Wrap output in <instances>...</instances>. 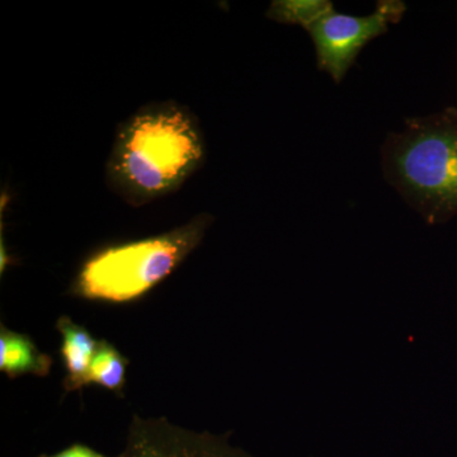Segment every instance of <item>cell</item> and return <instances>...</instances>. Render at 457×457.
<instances>
[{
  "label": "cell",
  "mask_w": 457,
  "mask_h": 457,
  "mask_svg": "<svg viewBox=\"0 0 457 457\" xmlns=\"http://www.w3.org/2000/svg\"><path fill=\"white\" fill-rule=\"evenodd\" d=\"M384 179L429 225L457 216V108L408 117L381 146Z\"/></svg>",
  "instance_id": "cell-2"
},
{
  "label": "cell",
  "mask_w": 457,
  "mask_h": 457,
  "mask_svg": "<svg viewBox=\"0 0 457 457\" xmlns=\"http://www.w3.org/2000/svg\"><path fill=\"white\" fill-rule=\"evenodd\" d=\"M37 457H108L98 451L93 450L92 447L86 446L82 444H74L66 449L53 453V455H40Z\"/></svg>",
  "instance_id": "cell-10"
},
{
  "label": "cell",
  "mask_w": 457,
  "mask_h": 457,
  "mask_svg": "<svg viewBox=\"0 0 457 457\" xmlns=\"http://www.w3.org/2000/svg\"><path fill=\"white\" fill-rule=\"evenodd\" d=\"M405 11L407 5L400 0H378L368 16H351L333 9L306 31L314 44L319 71L341 84L363 47L399 23Z\"/></svg>",
  "instance_id": "cell-4"
},
{
  "label": "cell",
  "mask_w": 457,
  "mask_h": 457,
  "mask_svg": "<svg viewBox=\"0 0 457 457\" xmlns=\"http://www.w3.org/2000/svg\"><path fill=\"white\" fill-rule=\"evenodd\" d=\"M129 360L107 341H99L97 352L90 363L86 386L99 385L114 394H122Z\"/></svg>",
  "instance_id": "cell-8"
},
{
  "label": "cell",
  "mask_w": 457,
  "mask_h": 457,
  "mask_svg": "<svg viewBox=\"0 0 457 457\" xmlns=\"http://www.w3.org/2000/svg\"><path fill=\"white\" fill-rule=\"evenodd\" d=\"M56 328L62 337V357L65 366V392H79L86 386L90 363L97 352L99 342L86 328L69 317L59 318Z\"/></svg>",
  "instance_id": "cell-6"
},
{
  "label": "cell",
  "mask_w": 457,
  "mask_h": 457,
  "mask_svg": "<svg viewBox=\"0 0 457 457\" xmlns=\"http://www.w3.org/2000/svg\"><path fill=\"white\" fill-rule=\"evenodd\" d=\"M213 221L212 213L201 212L159 236L99 249L83 262L69 293L89 302H135L187 260Z\"/></svg>",
  "instance_id": "cell-3"
},
{
  "label": "cell",
  "mask_w": 457,
  "mask_h": 457,
  "mask_svg": "<svg viewBox=\"0 0 457 457\" xmlns=\"http://www.w3.org/2000/svg\"><path fill=\"white\" fill-rule=\"evenodd\" d=\"M53 359L36 347L29 337L0 329V370L11 378L22 375H49Z\"/></svg>",
  "instance_id": "cell-7"
},
{
  "label": "cell",
  "mask_w": 457,
  "mask_h": 457,
  "mask_svg": "<svg viewBox=\"0 0 457 457\" xmlns=\"http://www.w3.org/2000/svg\"><path fill=\"white\" fill-rule=\"evenodd\" d=\"M117 457H253L228 436L183 428L165 418L134 416Z\"/></svg>",
  "instance_id": "cell-5"
},
{
  "label": "cell",
  "mask_w": 457,
  "mask_h": 457,
  "mask_svg": "<svg viewBox=\"0 0 457 457\" xmlns=\"http://www.w3.org/2000/svg\"><path fill=\"white\" fill-rule=\"evenodd\" d=\"M206 161L196 114L179 102H152L120 123L106 164L110 191L132 207L179 191Z\"/></svg>",
  "instance_id": "cell-1"
},
{
  "label": "cell",
  "mask_w": 457,
  "mask_h": 457,
  "mask_svg": "<svg viewBox=\"0 0 457 457\" xmlns=\"http://www.w3.org/2000/svg\"><path fill=\"white\" fill-rule=\"evenodd\" d=\"M333 9L335 4L329 0H276L270 3L267 17L284 25L303 27L308 31Z\"/></svg>",
  "instance_id": "cell-9"
}]
</instances>
